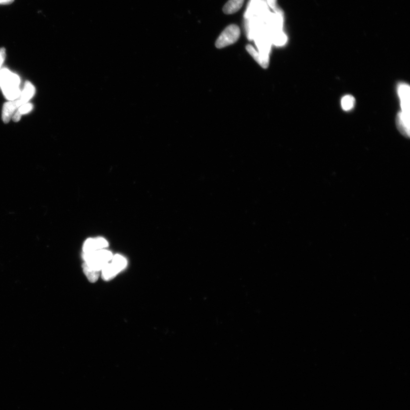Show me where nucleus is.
<instances>
[{"label":"nucleus","mask_w":410,"mask_h":410,"mask_svg":"<svg viewBox=\"0 0 410 410\" xmlns=\"http://www.w3.org/2000/svg\"><path fill=\"white\" fill-rule=\"evenodd\" d=\"M266 1L271 9L274 10L277 13H280L276 6V0H266Z\"/></svg>","instance_id":"15"},{"label":"nucleus","mask_w":410,"mask_h":410,"mask_svg":"<svg viewBox=\"0 0 410 410\" xmlns=\"http://www.w3.org/2000/svg\"><path fill=\"white\" fill-rule=\"evenodd\" d=\"M5 48L0 49V70H1L3 61H4L5 59Z\"/></svg>","instance_id":"16"},{"label":"nucleus","mask_w":410,"mask_h":410,"mask_svg":"<svg viewBox=\"0 0 410 410\" xmlns=\"http://www.w3.org/2000/svg\"><path fill=\"white\" fill-rule=\"evenodd\" d=\"M85 264L94 270L100 272L112 260L113 255L110 251L104 249L84 254Z\"/></svg>","instance_id":"3"},{"label":"nucleus","mask_w":410,"mask_h":410,"mask_svg":"<svg viewBox=\"0 0 410 410\" xmlns=\"http://www.w3.org/2000/svg\"><path fill=\"white\" fill-rule=\"evenodd\" d=\"M14 0H0V3L6 4V3H10L13 2Z\"/></svg>","instance_id":"18"},{"label":"nucleus","mask_w":410,"mask_h":410,"mask_svg":"<svg viewBox=\"0 0 410 410\" xmlns=\"http://www.w3.org/2000/svg\"><path fill=\"white\" fill-rule=\"evenodd\" d=\"M102 272L103 278L105 280L113 279L118 272H120L111 262L105 265V267L102 269Z\"/></svg>","instance_id":"10"},{"label":"nucleus","mask_w":410,"mask_h":410,"mask_svg":"<svg viewBox=\"0 0 410 410\" xmlns=\"http://www.w3.org/2000/svg\"><path fill=\"white\" fill-rule=\"evenodd\" d=\"M35 92V89L33 85L29 82H26L23 91H21L19 98L17 99L20 107L27 103L34 96Z\"/></svg>","instance_id":"7"},{"label":"nucleus","mask_w":410,"mask_h":410,"mask_svg":"<svg viewBox=\"0 0 410 410\" xmlns=\"http://www.w3.org/2000/svg\"><path fill=\"white\" fill-rule=\"evenodd\" d=\"M111 263L115 265L119 272L123 270L127 265V260L120 255H116L113 256Z\"/></svg>","instance_id":"12"},{"label":"nucleus","mask_w":410,"mask_h":410,"mask_svg":"<svg viewBox=\"0 0 410 410\" xmlns=\"http://www.w3.org/2000/svg\"><path fill=\"white\" fill-rule=\"evenodd\" d=\"M398 92L400 99L402 112L397 118L399 131L406 137L410 136V87L402 83L398 86Z\"/></svg>","instance_id":"1"},{"label":"nucleus","mask_w":410,"mask_h":410,"mask_svg":"<svg viewBox=\"0 0 410 410\" xmlns=\"http://www.w3.org/2000/svg\"><path fill=\"white\" fill-rule=\"evenodd\" d=\"M244 0H229L223 8L226 14H233L239 11L243 5Z\"/></svg>","instance_id":"9"},{"label":"nucleus","mask_w":410,"mask_h":410,"mask_svg":"<svg viewBox=\"0 0 410 410\" xmlns=\"http://www.w3.org/2000/svg\"><path fill=\"white\" fill-rule=\"evenodd\" d=\"M240 35V30L236 25L232 24L226 27L215 42V46L218 49H222L234 44Z\"/></svg>","instance_id":"4"},{"label":"nucleus","mask_w":410,"mask_h":410,"mask_svg":"<svg viewBox=\"0 0 410 410\" xmlns=\"http://www.w3.org/2000/svg\"><path fill=\"white\" fill-rule=\"evenodd\" d=\"M246 50L248 53L253 58L254 60L260 64V65L264 68H267L269 66V57L264 56L261 55V54L257 51L254 47L251 45H248L246 46Z\"/></svg>","instance_id":"8"},{"label":"nucleus","mask_w":410,"mask_h":410,"mask_svg":"<svg viewBox=\"0 0 410 410\" xmlns=\"http://www.w3.org/2000/svg\"><path fill=\"white\" fill-rule=\"evenodd\" d=\"M20 107L17 100L9 101L4 104L2 112V118L5 123H9L13 116V114L17 109Z\"/></svg>","instance_id":"6"},{"label":"nucleus","mask_w":410,"mask_h":410,"mask_svg":"<svg viewBox=\"0 0 410 410\" xmlns=\"http://www.w3.org/2000/svg\"><path fill=\"white\" fill-rule=\"evenodd\" d=\"M108 246H109V243H108L107 241L103 238L88 239L84 243V254L103 250L107 247Z\"/></svg>","instance_id":"5"},{"label":"nucleus","mask_w":410,"mask_h":410,"mask_svg":"<svg viewBox=\"0 0 410 410\" xmlns=\"http://www.w3.org/2000/svg\"><path fill=\"white\" fill-rule=\"evenodd\" d=\"M355 99L351 95H346L341 99V107L344 111H348L353 109Z\"/></svg>","instance_id":"13"},{"label":"nucleus","mask_w":410,"mask_h":410,"mask_svg":"<svg viewBox=\"0 0 410 410\" xmlns=\"http://www.w3.org/2000/svg\"><path fill=\"white\" fill-rule=\"evenodd\" d=\"M83 268H84V272L89 281L91 283H95L98 280L99 277V272L94 270L91 268L88 267L85 264L83 265Z\"/></svg>","instance_id":"11"},{"label":"nucleus","mask_w":410,"mask_h":410,"mask_svg":"<svg viewBox=\"0 0 410 410\" xmlns=\"http://www.w3.org/2000/svg\"><path fill=\"white\" fill-rule=\"evenodd\" d=\"M32 109H33V105L31 103H27L21 106L19 108V109H18L17 112L19 113L21 115H23L30 113Z\"/></svg>","instance_id":"14"},{"label":"nucleus","mask_w":410,"mask_h":410,"mask_svg":"<svg viewBox=\"0 0 410 410\" xmlns=\"http://www.w3.org/2000/svg\"><path fill=\"white\" fill-rule=\"evenodd\" d=\"M22 115H21L19 113L16 112L15 115L13 117V120L15 122H18L20 120Z\"/></svg>","instance_id":"17"},{"label":"nucleus","mask_w":410,"mask_h":410,"mask_svg":"<svg viewBox=\"0 0 410 410\" xmlns=\"http://www.w3.org/2000/svg\"><path fill=\"white\" fill-rule=\"evenodd\" d=\"M20 84V79L17 75L7 68L0 70V88L7 99L13 101L19 98L21 93Z\"/></svg>","instance_id":"2"}]
</instances>
